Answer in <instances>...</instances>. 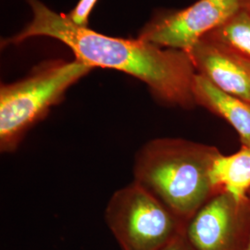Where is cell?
Listing matches in <instances>:
<instances>
[{"instance_id":"obj_1","label":"cell","mask_w":250,"mask_h":250,"mask_svg":"<svg viewBox=\"0 0 250 250\" xmlns=\"http://www.w3.org/2000/svg\"><path fill=\"white\" fill-rule=\"evenodd\" d=\"M34 18L19 35L9 40L18 44L33 36H48L72 48L76 60L89 65L118 70L146 83L152 94L170 105L191 108L196 105L193 83L197 74L188 52L149 42L113 38L78 26L65 15L45 7L39 0H27Z\"/></svg>"},{"instance_id":"obj_2","label":"cell","mask_w":250,"mask_h":250,"mask_svg":"<svg viewBox=\"0 0 250 250\" xmlns=\"http://www.w3.org/2000/svg\"><path fill=\"white\" fill-rule=\"evenodd\" d=\"M220 150L182 138H157L145 144L134 161V182L187 224L215 196L212 162Z\"/></svg>"},{"instance_id":"obj_3","label":"cell","mask_w":250,"mask_h":250,"mask_svg":"<svg viewBox=\"0 0 250 250\" xmlns=\"http://www.w3.org/2000/svg\"><path fill=\"white\" fill-rule=\"evenodd\" d=\"M93 68L78 60L53 61L22 80L0 88V150L15 151L27 132L60 103L67 90Z\"/></svg>"},{"instance_id":"obj_4","label":"cell","mask_w":250,"mask_h":250,"mask_svg":"<svg viewBox=\"0 0 250 250\" xmlns=\"http://www.w3.org/2000/svg\"><path fill=\"white\" fill-rule=\"evenodd\" d=\"M105 219L122 250H161L185 232L186 224L136 182L120 188Z\"/></svg>"},{"instance_id":"obj_5","label":"cell","mask_w":250,"mask_h":250,"mask_svg":"<svg viewBox=\"0 0 250 250\" xmlns=\"http://www.w3.org/2000/svg\"><path fill=\"white\" fill-rule=\"evenodd\" d=\"M195 250H247L250 240V197L238 200L219 193L208 200L185 227Z\"/></svg>"},{"instance_id":"obj_6","label":"cell","mask_w":250,"mask_h":250,"mask_svg":"<svg viewBox=\"0 0 250 250\" xmlns=\"http://www.w3.org/2000/svg\"><path fill=\"white\" fill-rule=\"evenodd\" d=\"M247 2L198 0L187 9L153 21L144 29L139 39L189 53L203 37L246 8Z\"/></svg>"},{"instance_id":"obj_7","label":"cell","mask_w":250,"mask_h":250,"mask_svg":"<svg viewBox=\"0 0 250 250\" xmlns=\"http://www.w3.org/2000/svg\"><path fill=\"white\" fill-rule=\"evenodd\" d=\"M189 55L197 74L219 89L250 103V61L206 37Z\"/></svg>"},{"instance_id":"obj_8","label":"cell","mask_w":250,"mask_h":250,"mask_svg":"<svg viewBox=\"0 0 250 250\" xmlns=\"http://www.w3.org/2000/svg\"><path fill=\"white\" fill-rule=\"evenodd\" d=\"M193 95L196 105L225 120L239 135L242 146L250 149V102L219 89L197 73L193 83Z\"/></svg>"},{"instance_id":"obj_9","label":"cell","mask_w":250,"mask_h":250,"mask_svg":"<svg viewBox=\"0 0 250 250\" xmlns=\"http://www.w3.org/2000/svg\"><path fill=\"white\" fill-rule=\"evenodd\" d=\"M215 194L225 193L238 199L247 200L250 194V149L242 146L231 155L221 152L216 156L210 170Z\"/></svg>"},{"instance_id":"obj_10","label":"cell","mask_w":250,"mask_h":250,"mask_svg":"<svg viewBox=\"0 0 250 250\" xmlns=\"http://www.w3.org/2000/svg\"><path fill=\"white\" fill-rule=\"evenodd\" d=\"M250 61V10L244 8L205 36ZM204 38V37H203Z\"/></svg>"},{"instance_id":"obj_11","label":"cell","mask_w":250,"mask_h":250,"mask_svg":"<svg viewBox=\"0 0 250 250\" xmlns=\"http://www.w3.org/2000/svg\"><path fill=\"white\" fill-rule=\"evenodd\" d=\"M98 0H80L72 12L67 15L68 19L78 26L86 27L91 10Z\"/></svg>"},{"instance_id":"obj_12","label":"cell","mask_w":250,"mask_h":250,"mask_svg":"<svg viewBox=\"0 0 250 250\" xmlns=\"http://www.w3.org/2000/svg\"><path fill=\"white\" fill-rule=\"evenodd\" d=\"M161 250H195L193 249V247L190 245V243L188 242L185 232L182 234H180L178 237H176L174 240L170 242V244H168L166 247H164Z\"/></svg>"},{"instance_id":"obj_13","label":"cell","mask_w":250,"mask_h":250,"mask_svg":"<svg viewBox=\"0 0 250 250\" xmlns=\"http://www.w3.org/2000/svg\"><path fill=\"white\" fill-rule=\"evenodd\" d=\"M246 8L247 9H249L250 10V0H248V2H247V6H246Z\"/></svg>"},{"instance_id":"obj_14","label":"cell","mask_w":250,"mask_h":250,"mask_svg":"<svg viewBox=\"0 0 250 250\" xmlns=\"http://www.w3.org/2000/svg\"><path fill=\"white\" fill-rule=\"evenodd\" d=\"M247 250H250V243H249V246H248V249H247Z\"/></svg>"},{"instance_id":"obj_15","label":"cell","mask_w":250,"mask_h":250,"mask_svg":"<svg viewBox=\"0 0 250 250\" xmlns=\"http://www.w3.org/2000/svg\"></svg>"}]
</instances>
